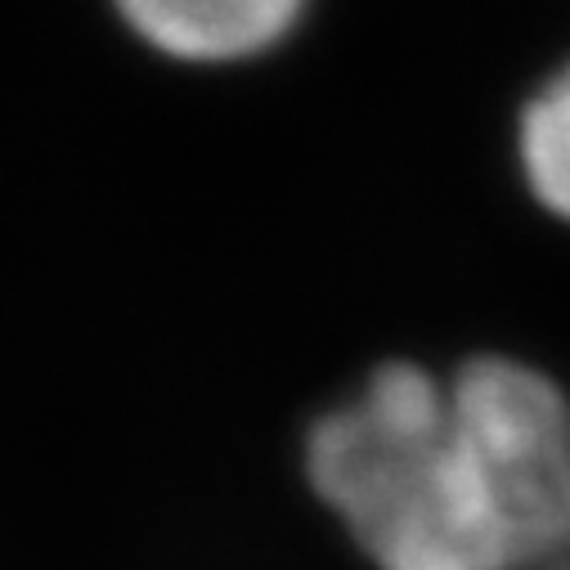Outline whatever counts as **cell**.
<instances>
[{"mask_svg":"<svg viewBox=\"0 0 570 570\" xmlns=\"http://www.w3.org/2000/svg\"><path fill=\"white\" fill-rule=\"evenodd\" d=\"M315 494L377 570H517L450 382L382 364L306 445Z\"/></svg>","mask_w":570,"mask_h":570,"instance_id":"cell-1","label":"cell"},{"mask_svg":"<svg viewBox=\"0 0 570 570\" xmlns=\"http://www.w3.org/2000/svg\"><path fill=\"white\" fill-rule=\"evenodd\" d=\"M454 409L485 459L517 570L570 561V395L539 368L481 355L450 377Z\"/></svg>","mask_w":570,"mask_h":570,"instance_id":"cell-2","label":"cell"},{"mask_svg":"<svg viewBox=\"0 0 570 570\" xmlns=\"http://www.w3.org/2000/svg\"><path fill=\"white\" fill-rule=\"evenodd\" d=\"M139 37L176 59H243L288 32L302 0H117Z\"/></svg>","mask_w":570,"mask_h":570,"instance_id":"cell-3","label":"cell"},{"mask_svg":"<svg viewBox=\"0 0 570 570\" xmlns=\"http://www.w3.org/2000/svg\"><path fill=\"white\" fill-rule=\"evenodd\" d=\"M521 171L530 194L570 220V63L543 81L521 117Z\"/></svg>","mask_w":570,"mask_h":570,"instance_id":"cell-4","label":"cell"},{"mask_svg":"<svg viewBox=\"0 0 570 570\" xmlns=\"http://www.w3.org/2000/svg\"><path fill=\"white\" fill-rule=\"evenodd\" d=\"M557 570H570V561H566V566H557Z\"/></svg>","mask_w":570,"mask_h":570,"instance_id":"cell-5","label":"cell"}]
</instances>
